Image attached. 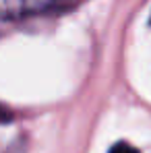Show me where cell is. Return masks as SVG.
Segmentation results:
<instances>
[{
    "instance_id": "cell-1",
    "label": "cell",
    "mask_w": 151,
    "mask_h": 153,
    "mask_svg": "<svg viewBox=\"0 0 151 153\" xmlns=\"http://www.w3.org/2000/svg\"><path fill=\"white\" fill-rule=\"evenodd\" d=\"M52 0H4L6 15H35L48 8Z\"/></svg>"
},
{
    "instance_id": "cell-2",
    "label": "cell",
    "mask_w": 151,
    "mask_h": 153,
    "mask_svg": "<svg viewBox=\"0 0 151 153\" xmlns=\"http://www.w3.org/2000/svg\"><path fill=\"white\" fill-rule=\"evenodd\" d=\"M110 153H139L135 147H130L128 143H124V141H120V143H116L112 149H110Z\"/></svg>"
}]
</instances>
